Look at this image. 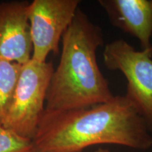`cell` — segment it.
<instances>
[{
    "mask_svg": "<svg viewBox=\"0 0 152 152\" xmlns=\"http://www.w3.org/2000/svg\"><path fill=\"white\" fill-rule=\"evenodd\" d=\"M28 1L0 3V58L24 65L32 58L33 43Z\"/></svg>",
    "mask_w": 152,
    "mask_h": 152,
    "instance_id": "obj_6",
    "label": "cell"
},
{
    "mask_svg": "<svg viewBox=\"0 0 152 152\" xmlns=\"http://www.w3.org/2000/svg\"><path fill=\"white\" fill-rule=\"evenodd\" d=\"M94 152H109V151L108 149H103V148H99V149Z\"/></svg>",
    "mask_w": 152,
    "mask_h": 152,
    "instance_id": "obj_10",
    "label": "cell"
},
{
    "mask_svg": "<svg viewBox=\"0 0 152 152\" xmlns=\"http://www.w3.org/2000/svg\"><path fill=\"white\" fill-rule=\"evenodd\" d=\"M104 62L110 71H119L128 81L125 97L152 132V49L137 51L123 39L108 43Z\"/></svg>",
    "mask_w": 152,
    "mask_h": 152,
    "instance_id": "obj_4",
    "label": "cell"
},
{
    "mask_svg": "<svg viewBox=\"0 0 152 152\" xmlns=\"http://www.w3.org/2000/svg\"><path fill=\"white\" fill-rule=\"evenodd\" d=\"M60 61L47 93L46 111H66L104 103L114 97L96 60L102 30L78 9L62 36Z\"/></svg>",
    "mask_w": 152,
    "mask_h": 152,
    "instance_id": "obj_2",
    "label": "cell"
},
{
    "mask_svg": "<svg viewBox=\"0 0 152 152\" xmlns=\"http://www.w3.org/2000/svg\"><path fill=\"white\" fill-rule=\"evenodd\" d=\"M23 65L0 58V124L10 103Z\"/></svg>",
    "mask_w": 152,
    "mask_h": 152,
    "instance_id": "obj_8",
    "label": "cell"
},
{
    "mask_svg": "<svg viewBox=\"0 0 152 152\" xmlns=\"http://www.w3.org/2000/svg\"><path fill=\"white\" fill-rule=\"evenodd\" d=\"M54 71L52 61L41 63L31 58L23 65L1 125L33 140L45 111Z\"/></svg>",
    "mask_w": 152,
    "mask_h": 152,
    "instance_id": "obj_3",
    "label": "cell"
},
{
    "mask_svg": "<svg viewBox=\"0 0 152 152\" xmlns=\"http://www.w3.org/2000/svg\"><path fill=\"white\" fill-rule=\"evenodd\" d=\"M33 140L0 124V152H33Z\"/></svg>",
    "mask_w": 152,
    "mask_h": 152,
    "instance_id": "obj_9",
    "label": "cell"
},
{
    "mask_svg": "<svg viewBox=\"0 0 152 152\" xmlns=\"http://www.w3.org/2000/svg\"><path fill=\"white\" fill-rule=\"evenodd\" d=\"M113 26L140 41L144 49H152V0H99Z\"/></svg>",
    "mask_w": 152,
    "mask_h": 152,
    "instance_id": "obj_7",
    "label": "cell"
},
{
    "mask_svg": "<svg viewBox=\"0 0 152 152\" xmlns=\"http://www.w3.org/2000/svg\"><path fill=\"white\" fill-rule=\"evenodd\" d=\"M80 2V0H34L29 4L32 59L46 62L49 54L59 53L62 36L73 21Z\"/></svg>",
    "mask_w": 152,
    "mask_h": 152,
    "instance_id": "obj_5",
    "label": "cell"
},
{
    "mask_svg": "<svg viewBox=\"0 0 152 152\" xmlns=\"http://www.w3.org/2000/svg\"><path fill=\"white\" fill-rule=\"evenodd\" d=\"M33 144V152H82L97 144L147 150L152 147V136L125 96H114L89 107L45 110Z\"/></svg>",
    "mask_w": 152,
    "mask_h": 152,
    "instance_id": "obj_1",
    "label": "cell"
}]
</instances>
